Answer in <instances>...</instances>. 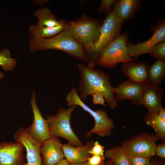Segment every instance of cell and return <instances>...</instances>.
Returning a JSON list of instances; mask_svg holds the SVG:
<instances>
[{"label":"cell","mask_w":165,"mask_h":165,"mask_svg":"<svg viewBox=\"0 0 165 165\" xmlns=\"http://www.w3.org/2000/svg\"><path fill=\"white\" fill-rule=\"evenodd\" d=\"M76 107L73 105L67 109L61 107L56 115H48L46 117L51 135L66 139L68 144L74 147L84 145L74 133L71 125L72 115Z\"/></svg>","instance_id":"obj_6"},{"label":"cell","mask_w":165,"mask_h":165,"mask_svg":"<svg viewBox=\"0 0 165 165\" xmlns=\"http://www.w3.org/2000/svg\"><path fill=\"white\" fill-rule=\"evenodd\" d=\"M103 22L84 14L75 20L67 22L65 27L75 40L86 50L98 39Z\"/></svg>","instance_id":"obj_5"},{"label":"cell","mask_w":165,"mask_h":165,"mask_svg":"<svg viewBox=\"0 0 165 165\" xmlns=\"http://www.w3.org/2000/svg\"><path fill=\"white\" fill-rule=\"evenodd\" d=\"M15 142L21 144L26 152L27 163L24 165H43L40 150L41 144L27 132L25 128L20 127L13 135Z\"/></svg>","instance_id":"obj_12"},{"label":"cell","mask_w":165,"mask_h":165,"mask_svg":"<svg viewBox=\"0 0 165 165\" xmlns=\"http://www.w3.org/2000/svg\"><path fill=\"white\" fill-rule=\"evenodd\" d=\"M116 0H102L100 6L97 8L96 11L98 13H104L107 14L112 10L111 7L114 4Z\"/></svg>","instance_id":"obj_27"},{"label":"cell","mask_w":165,"mask_h":165,"mask_svg":"<svg viewBox=\"0 0 165 165\" xmlns=\"http://www.w3.org/2000/svg\"><path fill=\"white\" fill-rule=\"evenodd\" d=\"M50 1V0H34L32 2L36 5L41 6L46 4Z\"/></svg>","instance_id":"obj_32"},{"label":"cell","mask_w":165,"mask_h":165,"mask_svg":"<svg viewBox=\"0 0 165 165\" xmlns=\"http://www.w3.org/2000/svg\"><path fill=\"white\" fill-rule=\"evenodd\" d=\"M59 23L57 26L49 27L38 26L36 24L30 25L29 32L31 35L43 38H48L53 37L60 33L65 29L67 22L64 20H59Z\"/></svg>","instance_id":"obj_19"},{"label":"cell","mask_w":165,"mask_h":165,"mask_svg":"<svg viewBox=\"0 0 165 165\" xmlns=\"http://www.w3.org/2000/svg\"><path fill=\"white\" fill-rule=\"evenodd\" d=\"M100 36L96 41L86 50L87 67L93 69L97 64L101 50L118 37L125 21L118 17L113 9L103 20Z\"/></svg>","instance_id":"obj_3"},{"label":"cell","mask_w":165,"mask_h":165,"mask_svg":"<svg viewBox=\"0 0 165 165\" xmlns=\"http://www.w3.org/2000/svg\"><path fill=\"white\" fill-rule=\"evenodd\" d=\"M69 163L65 159H64L55 165H69Z\"/></svg>","instance_id":"obj_33"},{"label":"cell","mask_w":165,"mask_h":165,"mask_svg":"<svg viewBox=\"0 0 165 165\" xmlns=\"http://www.w3.org/2000/svg\"><path fill=\"white\" fill-rule=\"evenodd\" d=\"M91 95L93 96V103L94 105H101L106 106L105 104V100L102 93L96 92Z\"/></svg>","instance_id":"obj_30"},{"label":"cell","mask_w":165,"mask_h":165,"mask_svg":"<svg viewBox=\"0 0 165 165\" xmlns=\"http://www.w3.org/2000/svg\"><path fill=\"white\" fill-rule=\"evenodd\" d=\"M146 123L152 127L155 132L156 136L159 139L165 142V117H162L158 114Z\"/></svg>","instance_id":"obj_23"},{"label":"cell","mask_w":165,"mask_h":165,"mask_svg":"<svg viewBox=\"0 0 165 165\" xmlns=\"http://www.w3.org/2000/svg\"><path fill=\"white\" fill-rule=\"evenodd\" d=\"M141 5L139 0H116L113 9L117 16L125 21L132 18L140 9Z\"/></svg>","instance_id":"obj_18"},{"label":"cell","mask_w":165,"mask_h":165,"mask_svg":"<svg viewBox=\"0 0 165 165\" xmlns=\"http://www.w3.org/2000/svg\"><path fill=\"white\" fill-rule=\"evenodd\" d=\"M32 14L37 17L38 21L36 24L38 26L52 27L57 26L59 23L55 15L46 7L37 9Z\"/></svg>","instance_id":"obj_20"},{"label":"cell","mask_w":165,"mask_h":165,"mask_svg":"<svg viewBox=\"0 0 165 165\" xmlns=\"http://www.w3.org/2000/svg\"><path fill=\"white\" fill-rule=\"evenodd\" d=\"M30 103L33 113V121L31 125L25 129L35 140L42 145L52 136L49 132L48 121L43 118L38 107L34 90L32 93Z\"/></svg>","instance_id":"obj_10"},{"label":"cell","mask_w":165,"mask_h":165,"mask_svg":"<svg viewBox=\"0 0 165 165\" xmlns=\"http://www.w3.org/2000/svg\"><path fill=\"white\" fill-rule=\"evenodd\" d=\"M78 68L81 73L79 89V96L82 101L89 95L100 92L110 108L113 109L117 106V101L113 92L108 75L102 70L91 69L81 64H78Z\"/></svg>","instance_id":"obj_1"},{"label":"cell","mask_w":165,"mask_h":165,"mask_svg":"<svg viewBox=\"0 0 165 165\" xmlns=\"http://www.w3.org/2000/svg\"><path fill=\"white\" fill-rule=\"evenodd\" d=\"M145 89L142 96L140 105L145 106L148 112L143 119L146 122L157 115L162 106L163 91L162 87L150 83L145 85Z\"/></svg>","instance_id":"obj_11"},{"label":"cell","mask_w":165,"mask_h":165,"mask_svg":"<svg viewBox=\"0 0 165 165\" xmlns=\"http://www.w3.org/2000/svg\"><path fill=\"white\" fill-rule=\"evenodd\" d=\"M94 141H87L85 145L74 147L68 144H63L62 150L64 158L69 163H80L87 162L91 155L89 151L93 147Z\"/></svg>","instance_id":"obj_17"},{"label":"cell","mask_w":165,"mask_h":165,"mask_svg":"<svg viewBox=\"0 0 165 165\" xmlns=\"http://www.w3.org/2000/svg\"><path fill=\"white\" fill-rule=\"evenodd\" d=\"M17 64L16 60L11 56L9 50L3 48L0 52V66L5 71L13 70Z\"/></svg>","instance_id":"obj_24"},{"label":"cell","mask_w":165,"mask_h":165,"mask_svg":"<svg viewBox=\"0 0 165 165\" xmlns=\"http://www.w3.org/2000/svg\"><path fill=\"white\" fill-rule=\"evenodd\" d=\"M155 155L162 159L165 158V143L163 142L156 145L155 149Z\"/></svg>","instance_id":"obj_31"},{"label":"cell","mask_w":165,"mask_h":165,"mask_svg":"<svg viewBox=\"0 0 165 165\" xmlns=\"http://www.w3.org/2000/svg\"><path fill=\"white\" fill-rule=\"evenodd\" d=\"M104 147L100 144L98 141L94 142V145L89 151L91 155H104Z\"/></svg>","instance_id":"obj_29"},{"label":"cell","mask_w":165,"mask_h":165,"mask_svg":"<svg viewBox=\"0 0 165 165\" xmlns=\"http://www.w3.org/2000/svg\"><path fill=\"white\" fill-rule=\"evenodd\" d=\"M148 75L150 83L160 86L165 76V62L157 60L149 66Z\"/></svg>","instance_id":"obj_21"},{"label":"cell","mask_w":165,"mask_h":165,"mask_svg":"<svg viewBox=\"0 0 165 165\" xmlns=\"http://www.w3.org/2000/svg\"><path fill=\"white\" fill-rule=\"evenodd\" d=\"M4 74L2 72H0V79L3 78Z\"/></svg>","instance_id":"obj_36"},{"label":"cell","mask_w":165,"mask_h":165,"mask_svg":"<svg viewBox=\"0 0 165 165\" xmlns=\"http://www.w3.org/2000/svg\"><path fill=\"white\" fill-rule=\"evenodd\" d=\"M28 49L31 52L39 50L54 49L64 52L72 57L86 61L85 49L72 36L66 27L63 31L48 38L31 35Z\"/></svg>","instance_id":"obj_2"},{"label":"cell","mask_w":165,"mask_h":165,"mask_svg":"<svg viewBox=\"0 0 165 165\" xmlns=\"http://www.w3.org/2000/svg\"><path fill=\"white\" fill-rule=\"evenodd\" d=\"M145 89V85L128 79L120 83L117 87H112V90L116 95L117 101L129 99L133 105H137L140 104Z\"/></svg>","instance_id":"obj_14"},{"label":"cell","mask_w":165,"mask_h":165,"mask_svg":"<svg viewBox=\"0 0 165 165\" xmlns=\"http://www.w3.org/2000/svg\"><path fill=\"white\" fill-rule=\"evenodd\" d=\"M149 66L146 62L132 61L123 64L121 69L129 79L145 85L150 83L148 75Z\"/></svg>","instance_id":"obj_16"},{"label":"cell","mask_w":165,"mask_h":165,"mask_svg":"<svg viewBox=\"0 0 165 165\" xmlns=\"http://www.w3.org/2000/svg\"><path fill=\"white\" fill-rule=\"evenodd\" d=\"M62 144L58 138L52 136L41 146L43 165H55L64 159Z\"/></svg>","instance_id":"obj_15"},{"label":"cell","mask_w":165,"mask_h":165,"mask_svg":"<svg viewBox=\"0 0 165 165\" xmlns=\"http://www.w3.org/2000/svg\"><path fill=\"white\" fill-rule=\"evenodd\" d=\"M150 54L157 60L165 62V41L156 44L153 48Z\"/></svg>","instance_id":"obj_25"},{"label":"cell","mask_w":165,"mask_h":165,"mask_svg":"<svg viewBox=\"0 0 165 165\" xmlns=\"http://www.w3.org/2000/svg\"><path fill=\"white\" fill-rule=\"evenodd\" d=\"M127 34H120L112 42L103 48L99 54L97 64L105 68H115L119 63L123 64L133 61L128 55L127 42Z\"/></svg>","instance_id":"obj_7"},{"label":"cell","mask_w":165,"mask_h":165,"mask_svg":"<svg viewBox=\"0 0 165 165\" xmlns=\"http://www.w3.org/2000/svg\"><path fill=\"white\" fill-rule=\"evenodd\" d=\"M152 165H160L159 163H152Z\"/></svg>","instance_id":"obj_37"},{"label":"cell","mask_w":165,"mask_h":165,"mask_svg":"<svg viewBox=\"0 0 165 165\" xmlns=\"http://www.w3.org/2000/svg\"><path fill=\"white\" fill-rule=\"evenodd\" d=\"M69 165H89V164L87 161L85 163H69Z\"/></svg>","instance_id":"obj_35"},{"label":"cell","mask_w":165,"mask_h":165,"mask_svg":"<svg viewBox=\"0 0 165 165\" xmlns=\"http://www.w3.org/2000/svg\"><path fill=\"white\" fill-rule=\"evenodd\" d=\"M159 140L155 134L143 132L124 140L120 147L128 155L149 158L155 155L156 142Z\"/></svg>","instance_id":"obj_8"},{"label":"cell","mask_w":165,"mask_h":165,"mask_svg":"<svg viewBox=\"0 0 165 165\" xmlns=\"http://www.w3.org/2000/svg\"><path fill=\"white\" fill-rule=\"evenodd\" d=\"M105 158L104 155H92L87 159L89 165H103Z\"/></svg>","instance_id":"obj_28"},{"label":"cell","mask_w":165,"mask_h":165,"mask_svg":"<svg viewBox=\"0 0 165 165\" xmlns=\"http://www.w3.org/2000/svg\"><path fill=\"white\" fill-rule=\"evenodd\" d=\"M153 32L152 36L148 40L136 44L127 42V48L129 57L137 59L141 55L150 53L154 47L158 43L165 41V20L164 18L159 19L156 25L151 28Z\"/></svg>","instance_id":"obj_9"},{"label":"cell","mask_w":165,"mask_h":165,"mask_svg":"<svg viewBox=\"0 0 165 165\" xmlns=\"http://www.w3.org/2000/svg\"><path fill=\"white\" fill-rule=\"evenodd\" d=\"M24 149L20 143L6 141L0 142V165H24Z\"/></svg>","instance_id":"obj_13"},{"label":"cell","mask_w":165,"mask_h":165,"mask_svg":"<svg viewBox=\"0 0 165 165\" xmlns=\"http://www.w3.org/2000/svg\"><path fill=\"white\" fill-rule=\"evenodd\" d=\"M66 101L69 107L73 105H78L89 112L93 117L95 124L92 129L85 133L86 137H91L93 134L102 138L110 137L115 128L113 119L109 118L106 112L102 109L95 111L87 106L80 98L77 90L72 87L68 93Z\"/></svg>","instance_id":"obj_4"},{"label":"cell","mask_w":165,"mask_h":165,"mask_svg":"<svg viewBox=\"0 0 165 165\" xmlns=\"http://www.w3.org/2000/svg\"><path fill=\"white\" fill-rule=\"evenodd\" d=\"M103 165H115L113 162L110 160H108Z\"/></svg>","instance_id":"obj_34"},{"label":"cell","mask_w":165,"mask_h":165,"mask_svg":"<svg viewBox=\"0 0 165 165\" xmlns=\"http://www.w3.org/2000/svg\"><path fill=\"white\" fill-rule=\"evenodd\" d=\"M129 165H152L149 158L128 155Z\"/></svg>","instance_id":"obj_26"},{"label":"cell","mask_w":165,"mask_h":165,"mask_svg":"<svg viewBox=\"0 0 165 165\" xmlns=\"http://www.w3.org/2000/svg\"><path fill=\"white\" fill-rule=\"evenodd\" d=\"M104 156L112 160L115 165H129L128 155L120 146L107 148L105 151Z\"/></svg>","instance_id":"obj_22"}]
</instances>
